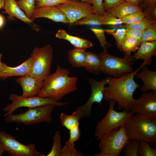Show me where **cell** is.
Here are the masks:
<instances>
[{"instance_id": "obj_23", "label": "cell", "mask_w": 156, "mask_h": 156, "mask_svg": "<svg viewBox=\"0 0 156 156\" xmlns=\"http://www.w3.org/2000/svg\"><path fill=\"white\" fill-rule=\"evenodd\" d=\"M86 52L85 49L76 48L69 51L68 53V60L72 67H83Z\"/></svg>"}, {"instance_id": "obj_12", "label": "cell", "mask_w": 156, "mask_h": 156, "mask_svg": "<svg viewBox=\"0 0 156 156\" xmlns=\"http://www.w3.org/2000/svg\"><path fill=\"white\" fill-rule=\"evenodd\" d=\"M87 81L90 85L91 92L90 96L87 101L82 105L77 107L76 109L79 111L83 118L91 116V109L93 103H98L101 106V102L103 98V91L105 85L108 83L107 78L98 81L95 78H89Z\"/></svg>"}, {"instance_id": "obj_6", "label": "cell", "mask_w": 156, "mask_h": 156, "mask_svg": "<svg viewBox=\"0 0 156 156\" xmlns=\"http://www.w3.org/2000/svg\"><path fill=\"white\" fill-rule=\"evenodd\" d=\"M130 139L123 125L118 129L104 135L100 140L99 153L94 156H119L121 151Z\"/></svg>"}, {"instance_id": "obj_44", "label": "cell", "mask_w": 156, "mask_h": 156, "mask_svg": "<svg viewBox=\"0 0 156 156\" xmlns=\"http://www.w3.org/2000/svg\"><path fill=\"white\" fill-rule=\"evenodd\" d=\"M125 2L138 5H140L141 0H124Z\"/></svg>"}, {"instance_id": "obj_16", "label": "cell", "mask_w": 156, "mask_h": 156, "mask_svg": "<svg viewBox=\"0 0 156 156\" xmlns=\"http://www.w3.org/2000/svg\"><path fill=\"white\" fill-rule=\"evenodd\" d=\"M34 57L30 56L27 60L18 66L11 67L2 63L0 70V79L4 81L10 77L28 75L31 70Z\"/></svg>"}, {"instance_id": "obj_46", "label": "cell", "mask_w": 156, "mask_h": 156, "mask_svg": "<svg viewBox=\"0 0 156 156\" xmlns=\"http://www.w3.org/2000/svg\"><path fill=\"white\" fill-rule=\"evenodd\" d=\"M5 151L3 145L0 140V156H1Z\"/></svg>"}, {"instance_id": "obj_3", "label": "cell", "mask_w": 156, "mask_h": 156, "mask_svg": "<svg viewBox=\"0 0 156 156\" xmlns=\"http://www.w3.org/2000/svg\"><path fill=\"white\" fill-rule=\"evenodd\" d=\"M124 126L130 140H144L156 146V116L145 117L136 114Z\"/></svg>"}, {"instance_id": "obj_22", "label": "cell", "mask_w": 156, "mask_h": 156, "mask_svg": "<svg viewBox=\"0 0 156 156\" xmlns=\"http://www.w3.org/2000/svg\"><path fill=\"white\" fill-rule=\"evenodd\" d=\"M100 60L97 54L91 52H86L83 67L86 71L95 75L100 72Z\"/></svg>"}, {"instance_id": "obj_35", "label": "cell", "mask_w": 156, "mask_h": 156, "mask_svg": "<svg viewBox=\"0 0 156 156\" xmlns=\"http://www.w3.org/2000/svg\"><path fill=\"white\" fill-rule=\"evenodd\" d=\"M152 23L149 20L144 17L142 20L130 25H124L125 28L140 31H143Z\"/></svg>"}, {"instance_id": "obj_18", "label": "cell", "mask_w": 156, "mask_h": 156, "mask_svg": "<svg viewBox=\"0 0 156 156\" xmlns=\"http://www.w3.org/2000/svg\"><path fill=\"white\" fill-rule=\"evenodd\" d=\"M142 71L136 73L135 76L141 80L143 85L140 87V90L143 92L149 90L156 91V71L148 69L146 65L141 68Z\"/></svg>"}, {"instance_id": "obj_32", "label": "cell", "mask_w": 156, "mask_h": 156, "mask_svg": "<svg viewBox=\"0 0 156 156\" xmlns=\"http://www.w3.org/2000/svg\"><path fill=\"white\" fill-rule=\"evenodd\" d=\"M101 18L103 25L117 27L121 26L123 24L121 19L115 17L109 12L105 11Z\"/></svg>"}, {"instance_id": "obj_14", "label": "cell", "mask_w": 156, "mask_h": 156, "mask_svg": "<svg viewBox=\"0 0 156 156\" xmlns=\"http://www.w3.org/2000/svg\"><path fill=\"white\" fill-rule=\"evenodd\" d=\"M5 10L2 12L8 14L9 20H14L16 18L27 24L36 32L40 29V27L29 18L20 8L15 0H5Z\"/></svg>"}, {"instance_id": "obj_36", "label": "cell", "mask_w": 156, "mask_h": 156, "mask_svg": "<svg viewBox=\"0 0 156 156\" xmlns=\"http://www.w3.org/2000/svg\"><path fill=\"white\" fill-rule=\"evenodd\" d=\"M126 28L124 27H120L111 33L116 40L117 47L121 51V45L125 38Z\"/></svg>"}, {"instance_id": "obj_4", "label": "cell", "mask_w": 156, "mask_h": 156, "mask_svg": "<svg viewBox=\"0 0 156 156\" xmlns=\"http://www.w3.org/2000/svg\"><path fill=\"white\" fill-rule=\"evenodd\" d=\"M122 58L115 57L107 52L102 51L99 55L100 72L109 76L118 78L133 71L136 60L131 54L124 53Z\"/></svg>"}, {"instance_id": "obj_43", "label": "cell", "mask_w": 156, "mask_h": 156, "mask_svg": "<svg viewBox=\"0 0 156 156\" xmlns=\"http://www.w3.org/2000/svg\"><path fill=\"white\" fill-rule=\"evenodd\" d=\"M153 3H156V0H141L140 5L144 9Z\"/></svg>"}, {"instance_id": "obj_11", "label": "cell", "mask_w": 156, "mask_h": 156, "mask_svg": "<svg viewBox=\"0 0 156 156\" xmlns=\"http://www.w3.org/2000/svg\"><path fill=\"white\" fill-rule=\"evenodd\" d=\"M56 6L65 15L71 25L91 14L95 13L91 4L79 0H72Z\"/></svg>"}, {"instance_id": "obj_40", "label": "cell", "mask_w": 156, "mask_h": 156, "mask_svg": "<svg viewBox=\"0 0 156 156\" xmlns=\"http://www.w3.org/2000/svg\"><path fill=\"white\" fill-rule=\"evenodd\" d=\"M95 13L101 16H103L105 13L103 0H91Z\"/></svg>"}, {"instance_id": "obj_39", "label": "cell", "mask_w": 156, "mask_h": 156, "mask_svg": "<svg viewBox=\"0 0 156 156\" xmlns=\"http://www.w3.org/2000/svg\"><path fill=\"white\" fill-rule=\"evenodd\" d=\"M72 0H35V8L53 7L68 2Z\"/></svg>"}, {"instance_id": "obj_1", "label": "cell", "mask_w": 156, "mask_h": 156, "mask_svg": "<svg viewBox=\"0 0 156 156\" xmlns=\"http://www.w3.org/2000/svg\"><path fill=\"white\" fill-rule=\"evenodd\" d=\"M145 65H146V64L143 61L135 71L118 78L107 77L108 86L105 87L103 98L108 101L111 100H115L118 103L119 110L131 111L135 99L133 94L135 90L140 87L134 80L135 75Z\"/></svg>"}, {"instance_id": "obj_30", "label": "cell", "mask_w": 156, "mask_h": 156, "mask_svg": "<svg viewBox=\"0 0 156 156\" xmlns=\"http://www.w3.org/2000/svg\"><path fill=\"white\" fill-rule=\"evenodd\" d=\"M53 143L51 151L47 156H60L62 147L61 135L57 131L53 136Z\"/></svg>"}, {"instance_id": "obj_24", "label": "cell", "mask_w": 156, "mask_h": 156, "mask_svg": "<svg viewBox=\"0 0 156 156\" xmlns=\"http://www.w3.org/2000/svg\"><path fill=\"white\" fill-rule=\"evenodd\" d=\"M60 123L63 127L70 130L77 125L83 117L80 112L75 109L71 114L68 115L62 113L60 115Z\"/></svg>"}, {"instance_id": "obj_29", "label": "cell", "mask_w": 156, "mask_h": 156, "mask_svg": "<svg viewBox=\"0 0 156 156\" xmlns=\"http://www.w3.org/2000/svg\"><path fill=\"white\" fill-rule=\"evenodd\" d=\"M90 29L98 40L100 45L103 49V51L107 52L109 48L111 46V44L107 41L106 38L104 30L95 27L91 28Z\"/></svg>"}, {"instance_id": "obj_41", "label": "cell", "mask_w": 156, "mask_h": 156, "mask_svg": "<svg viewBox=\"0 0 156 156\" xmlns=\"http://www.w3.org/2000/svg\"><path fill=\"white\" fill-rule=\"evenodd\" d=\"M125 1L124 0H104L103 3L105 10L108 12Z\"/></svg>"}, {"instance_id": "obj_9", "label": "cell", "mask_w": 156, "mask_h": 156, "mask_svg": "<svg viewBox=\"0 0 156 156\" xmlns=\"http://www.w3.org/2000/svg\"><path fill=\"white\" fill-rule=\"evenodd\" d=\"M9 99L12 103L7 105L3 109V111L5 113L4 115L5 117L12 114L15 110L21 107L29 108L49 105L61 107L69 103L68 102H57L52 99L42 98L37 96L25 97L16 94H10Z\"/></svg>"}, {"instance_id": "obj_31", "label": "cell", "mask_w": 156, "mask_h": 156, "mask_svg": "<svg viewBox=\"0 0 156 156\" xmlns=\"http://www.w3.org/2000/svg\"><path fill=\"white\" fill-rule=\"evenodd\" d=\"M140 142L135 140H130L123 148L125 156H138Z\"/></svg>"}, {"instance_id": "obj_28", "label": "cell", "mask_w": 156, "mask_h": 156, "mask_svg": "<svg viewBox=\"0 0 156 156\" xmlns=\"http://www.w3.org/2000/svg\"><path fill=\"white\" fill-rule=\"evenodd\" d=\"M16 1L20 8L30 19L35 8V0H18Z\"/></svg>"}, {"instance_id": "obj_17", "label": "cell", "mask_w": 156, "mask_h": 156, "mask_svg": "<svg viewBox=\"0 0 156 156\" xmlns=\"http://www.w3.org/2000/svg\"><path fill=\"white\" fill-rule=\"evenodd\" d=\"M39 18H48L56 22L69 23L65 15L56 6L36 7L30 19L33 21Z\"/></svg>"}, {"instance_id": "obj_26", "label": "cell", "mask_w": 156, "mask_h": 156, "mask_svg": "<svg viewBox=\"0 0 156 156\" xmlns=\"http://www.w3.org/2000/svg\"><path fill=\"white\" fill-rule=\"evenodd\" d=\"M101 17L102 16L96 13L92 14L75 22L72 25H88L93 26L102 25H103Z\"/></svg>"}, {"instance_id": "obj_45", "label": "cell", "mask_w": 156, "mask_h": 156, "mask_svg": "<svg viewBox=\"0 0 156 156\" xmlns=\"http://www.w3.org/2000/svg\"><path fill=\"white\" fill-rule=\"evenodd\" d=\"M5 23V19L3 16L0 14V28L3 26Z\"/></svg>"}, {"instance_id": "obj_15", "label": "cell", "mask_w": 156, "mask_h": 156, "mask_svg": "<svg viewBox=\"0 0 156 156\" xmlns=\"http://www.w3.org/2000/svg\"><path fill=\"white\" fill-rule=\"evenodd\" d=\"M15 80L21 86L23 91L21 95L25 97L37 96L43 86V81L29 74L21 76Z\"/></svg>"}, {"instance_id": "obj_42", "label": "cell", "mask_w": 156, "mask_h": 156, "mask_svg": "<svg viewBox=\"0 0 156 156\" xmlns=\"http://www.w3.org/2000/svg\"><path fill=\"white\" fill-rule=\"evenodd\" d=\"M143 31H138L132 29L126 28L125 38L134 37L137 38L140 41Z\"/></svg>"}, {"instance_id": "obj_8", "label": "cell", "mask_w": 156, "mask_h": 156, "mask_svg": "<svg viewBox=\"0 0 156 156\" xmlns=\"http://www.w3.org/2000/svg\"><path fill=\"white\" fill-rule=\"evenodd\" d=\"M53 50L48 44L42 47H35L31 56L34 61L29 75L42 81L51 74Z\"/></svg>"}, {"instance_id": "obj_21", "label": "cell", "mask_w": 156, "mask_h": 156, "mask_svg": "<svg viewBox=\"0 0 156 156\" xmlns=\"http://www.w3.org/2000/svg\"><path fill=\"white\" fill-rule=\"evenodd\" d=\"M55 36L59 39L68 41L75 48L86 49L93 46L92 42L89 40L71 35L64 29L58 30Z\"/></svg>"}, {"instance_id": "obj_13", "label": "cell", "mask_w": 156, "mask_h": 156, "mask_svg": "<svg viewBox=\"0 0 156 156\" xmlns=\"http://www.w3.org/2000/svg\"><path fill=\"white\" fill-rule=\"evenodd\" d=\"M131 110L144 116H156V91L143 92L135 99Z\"/></svg>"}, {"instance_id": "obj_38", "label": "cell", "mask_w": 156, "mask_h": 156, "mask_svg": "<svg viewBox=\"0 0 156 156\" xmlns=\"http://www.w3.org/2000/svg\"><path fill=\"white\" fill-rule=\"evenodd\" d=\"M144 17L142 12H135L128 15L121 20L125 25H130L138 22Z\"/></svg>"}, {"instance_id": "obj_33", "label": "cell", "mask_w": 156, "mask_h": 156, "mask_svg": "<svg viewBox=\"0 0 156 156\" xmlns=\"http://www.w3.org/2000/svg\"><path fill=\"white\" fill-rule=\"evenodd\" d=\"M138 156H156V150L152 148L146 141L142 140L140 142Z\"/></svg>"}, {"instance_id": "obj_10", "label": "cell", "mask_w": 156, "mask_h": 156, "mask_svg": "<svg viewBox=\"0 0 156 156\" xmlns=\"http://www.w3.org/2000/svg\"><path fill=\"white\" fill-rule=\"evenodd\" d=\"M0 140L5 151L11 156H45L38 151L33 143L24 145L4 131H0Z\"/></svg>"}, {"instance_id": "obj_19", "label": "cell", "mask_w": 156, "mask_h": 156, "mask_svg": "<svg viewBox=\"0 0 156 156\" xmlns=\"http://www.w3.org/2000/svg\"><path fill=\"white\" fill-rule=\"evenodd\" d=\"M133 55L136 60H144L147 65H150L153 57L156 55V41L141 42L138 49Z\"/></svg>"}, {"instance_id": "obj_7", "label": "cell", "mask_w": 156, "mask_h": 156, "mask_svg": "<svg viewBox=\"0 0 156 156\" xmlns=\"http://www.w3.org/2000/svg\"><path fill=\"white\" fill-rule=\"evenodd\" d=\"M55 107L49 105L28 108L23 112L8 115L5 120L8 123L16 122L25 125L43 122L50 123L52 120L51 115Z\"/></svg>"}, {"instance_id": "obj_34", "label": "cell", "mask_w": 156, "mask_h": 156, "mask_svg": "<svg viewBox=\"0 0 156 156\" xmlns=\"http://www.w3.org/2000/svg\"><path fill=\"white\" fill-rule=\"evenodd\" d=\"M156 41V25L152 24L143 32L140 42Z\"/></svg>"}, {"instance_id": "obj_20", "label": "cell", "mask_w": 156, "mask_h": 156, "mask_svg": "<svg viewBox=\"0 0 156 156\" xmlns=\"http://www.w3.org/2000/svg\"><path fill=\"white\" fill-rule=\"evenodd\" d=\"M143 10V8L140 5H135L125 1L108 12L115 17L122 19L130 14L142 12Z\"/></svg>"}, {"instance_id": "obj_48", "label": "cell", "mask_w": 156, "mask_h": 156, "mask_svg": "<svg viewBox=\"0 0 156 156\" xmlns=\"http://www.w3.org/2000/svg\"><path fill=\"white\" fill-rule=\"evenodd\" d=\"M81 1L85 2L90 4H92V2L91 0H79Z\"/></svg>"}, {"instance_id": "obj_27", "label": "cell", "mask_w": 156, "mask_h": 156, "mask_svg": "<svg viewBox=\"0 0 156 156\" xmlns=\"http://www.w3.org/2000/svg\"><path fill=\"white\" fill-rule=\"evenodd\" d=\"M75 142L68 139L62 147L60 156H82V153L75 147Z\"/></svg>"}, {"instance_id": "obj_5", "label": "cell", "mask_w": 156, "mask_h": 156, "mask_svg": "<svg viewBox=\"0 0 156 156\" xmlns=\"http://www.w3.org/2000/svg\"><path fill=\"white\" fill-rule=\"evenodd\" d=\"M109 101V109L106 115L96 125L94 135L96 139L99 140L105 134L124 125L134 114L131 110L117 112L114 108L116 102L114 100Z\"/></svg>"}, {"instance_id": "obj_37", "label": "cell", "mask_w": 156, "mask_h": 156, "mask_svg": "<svg viewBox=\"0 0 156 156\" xmlns=\"http://www.w3.org/2000/svg\"><path fill=\"white\" fill-rule=\"evenodd\" d=\"M144 9L142 12L144 17L156 25V3L151 4Z\"/></svg>"}, {"instance_id": "obj_49", "label": "cell", "mask_w": 156, "mask_h": 156, "mask_svg": "<svg viewBox=\"0 0 156 156\" xmlns=\"http://www.w3.org/2000/svg\"><path fill=\"white\" fill-rule=\"evenodd\" d=\"M2 56V53H0V69H1V64L2 63L1 61V58Z\"/></svg>"}, {"instance_id": "obj_25", "label": "cell", "mask_w": 156, "mask_h": 156, "mask_svg": "<svg viewBox=\"0 0 156 156\" xmlns=\"http://www.w3.org/2000/svg\"><path fill=\"white\" fill-rule=\"evenodd\" d=\"M140 43V40L136 38H125L121 45V51L129 54L132 52L135 53L138 49Z\"/></svg>"}, {"instance_id": "obj_2", "label": "cell", "mask_w": 156, "mask_h": 156, "mask_svg": "<svg viewBox=\"0 0 156 156\" xmlns=\"http://www.w3.org/2000/svg\"><path fill=\"white\" fill-rule=\"evenodd\" d=\"M70 71L58 66L55 71L43 81L37 96L48 98L58 102L66 95L77 90L78 78L69 76Z\"/></svg>"}, {"instance_id": "obj_47", "label": "cell", "mask_w": 156, "mask_h": 156, "mask_svg": "<svg viewBox=\"0 0 156 156\" xmlns=\"http://www.w3.org/2000/svg\"><path fill=\"white\" fill-rule=\"evenodd\" d=\"M5 5V0H0V9H4Z\"/></svg>"}]
</instances>
